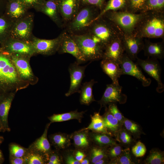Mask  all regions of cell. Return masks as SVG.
I'll return each mask as SVG.
<instances>
[{
    "label": "cell",
    "mask_w": 164,
    "mask_h": 164,
    "mask_svg": "<svg viewBox=\"0 0 164 164\" xmlns=\"http://www.w3.org/2000/svg\"><path fill=\"white\" fill-rule=\"evenodd\" d=\"M66 162L67 164H80V162L77 160L73 156L70 155L67 157Z\"/></svg>",
    "instance_id": "50"
},
{
    "label": "cell",
    "mask_w": 164,
    "mask_h": 164,
    "mask_svg": "<svg viewBox=\"0 0 164 164\" xmlns=\"http://www.w3.org/2000/svg\"><path fill=\"white\" fill-rule=\"evenodd\" d=\"M164 163L163 152L157 149H152L145 161L146 164H162Z\"/></svg>",
    "instance_id": "33"
},
{
    "label": "cell",
    "mask_w": 164,
    "mask_h": 164,
    "mask_svg": "<svg viewBox=\"0 0 164 164\" xmlns=\"http://www.w3.org/2000/svg\"><path fill=\"white\" fill-rule=\"evenodd\" d=\"M15 94L14 92L7 94L0 101V132H4L10 131L8 117Z\"/></svg>",
    "instance_id": "18"
},
{
    "label": "cell",
    "mask_w": 164,
    "mask_h": 164,
    "mask_svg": "<svg viewBox=\"0 0 164 164\" xmlns=\"http://www.w3.org/2000/svg\"><path fill=\"white\" fill-rule=\"evenodd\" d=\"M23 80L12 60L10 54L0 48V94L16 91L22 87Z\"/></svg>",
    "instance_id": "1"
},
{
    "label": "cell",
    "mask_w": 164,
    "mask_h": 164,
    "mask_svg": "<svg viewBox=\"0 0 164 164\" xmlns=\"http://www.w3.org/2000/svg\"><path fill=\"white\" fill-rule=\"evenodd\" d=\"M0 125H1V123H0Z\"/></svg>",
    "instance_id": "58"
},
{
    "label": "cell",
    "mask_w": 164,
    "mask_h": 164,
    "mask_svg": "<svg viewBox=\"0 0 164 164\" xmlns=\"http://www.w3.org/2000/svg\"><path fill=\"white\" fill-rule=\"evenodd\" d=\"M33 21V16L29 15L14 22L10 32V37L30 42L32 37Z\"/></svg>",
    "instance_id": "5"
},
{
    "label": "cell",
    "mask_w": 164,
    "mask_h": 164,
    "mask_svg": "<svg viewBox=\"0 0 164 164\" xmlns=\"http://www.w3.org/2000/svg\"><path fill=\"white\" fill-rule=\"evenodd\" d=\"M122 41L128 56L132 60L137 58L138 54L143 49L144 46L141 40L134 36H127Z\"/></svg>",
    "instance_id": "20"
},
{
    "label": "cell",
    "mask_w": 164,
    "mask_h": 164,
    "mask_svg": "<svg viewBox=\"0 0 164 164\" xmlns=\"http://www.w3.org/2000/svg\"><path fill=\"white\" fill-rule=\"evenodd\" d=\"M104 148L99 146L93 147L92 149L90 155V159L94 164L99 160L105 157H108L107 151Z\"/></svg>",
    "instance_id": "39"
},
{
    "label": "cell",
    "mask_w": 164,
    "mask_h": 164,
    "mask_svg": "<svg viewBox=\"0 0 164 164\" xmlns=\"http://www.w3.org/2000/svg\"><path fill=\"white\" fill-rule=\"evenodd\" d=\"M8 1V0H0V5L4 4L6 5Z\"/></svg>",
    "instance_id": "55"
},
{
    "label": "cell",
    "mask_w": 164,
    "mask_h": 164,
    "mask_svg": "<svg viewBox=\"0 0 164 164\" xmlns=\"http://www.w3.org/2000/svg\"><path fill=\"white\" fill-rule=\"evenodd\" d=\"M47 164H60L61 160L58 153L55 151H51L46 156Z\"/></svg>",
    "instance_id": "45"
},
{
    "label": "cell",
    "mask_w": 164,
    "mask_h": 164,
    "mask_svg": "<svg viewBox=\"0 0 164 164\" xmlns=\"http://www.w3.org/2000/svg\"><path fill=\"white\" fill-rule=\"evenodd\" d=\"M49 138L51 144L57 149H64L70 144V140L64 134L58 133L49 136Z\"/></svg>",
    "instance_id": "30"
},
{
    "label": "cell",
    "mask_w": 164,
    "mask_h": 164,
    "mask_svg": "<svg viewBox=\"0 0 164 164\" xmlns=\"http://www.w3.org/2000/svg\"><path fill=\"white\" fill-rule=\"evenodd\" d=\"M109 12L111 14L108 15V19L127 31L131 30L138 22L141 17L138 14L128 12Z\"/></svg>",
    "instance_id": "9"
},
{
    "label": "cell",
    "mask_w": 164,
    "mask_h": 164,
    "mask_svg": "<svg viewBox=\"0 0 164 164\" xmlns=\"http://www.w3.org/2000/svg\"><path fill=\"white\" fill-rule=\"evenodd\" d=\"M28 9L35 8L45 0H20Z\"/></svg>",
    "instance_id": "48"
},
{
    "label": "cell",
    "mask_w": 164,
    "mask_h": 164,
    "mask_svg": "<svg viewBox=\"0 0 164 164\" xmlns=\"http://www.w3.org/2000/svg\"><path fill=\"white\" fill-rule=\"evenodd\" d=\"M84 111L78 112L77 110L63 114H53L48 117L51 123L66 121L77 119L80 122L83 117Z\"/></svg>",
    "instance_id": "28"
},
{
    "label": "cell",
    "mask_w": 164,
    "mask_h": 164,
    "mask_svg": "<svg viewBox=\"0 0 164 164\" xmlns=\"http://www.w3.org/2000/svg\"><path fill=\"white\" fill-rule=\"evenodd\" d=\"M146 152L145 145L140 141L137 142L132 148V152L136 157L143 156Z\"/></svg>",
    "instance_id": "41"
},
{
    "label": "cell",
    "mask_w": 164,
    "mask_h": 164,
    "mask_svg": "<svg viewBox=\"0 0 164 164\" xmlns=\"http://www.w3.org/2000/svg\"><path fill=\"white\" fill-rule=\"evenodd\" d=\"M9 162L11 164H27L25 156L21 157H9Z\"/></svg>",
    "instance_id": "49"
},
{
    "label": "cell",
    "mask_w": 164,
    "mask_h": 164,
    "mask_svg": "<svg viewBox=\"0 0 164 164\" xmlns=\"http://www.w3.org/2000/svg\"><path fill=\"white\" fill-rule=\"evenodd\" d=\"M25 157L27 161V164L46 163V160L45 155L29 149Z\"/></svg>",
    "instance_id": "37"
},
{
    "label": "cell",
    "mask_w": 164,
    "mask_h": 164,
    "mask_svg": "<svg viewBox=\"0 0 164 164\" xmlns=\"http://www.w3.org/2000/svg\"><path fill=\"white\" fill-rule=\"evenodd\" d=\"M109 104L108 108L109 111L122 125L125 118L118 108L116 104L115 103H111Z\"/></svg>",
    "instance_id": "43"
},
{
    "label": "cell",
    "mask_w": 164,
    "mask_h": 164,
    "mask_svg": "<svg viewBox=\"0 0 164 164\" xmlns=\"http://www.w3.org/2000/svg\"><path fill=\"white\" fill-rule=\"evenodd\" d=\"M147 0H129L128 3L130 7L134 10L144 9Z\"/></svg>",
    "instance_id": "47"
},
{
    "label": "cell",
    "mask_w": 164,
    "mask_h": 164,
    "mask_svg": "<svg viewBox=\"0 0 164 164\" xmlns=\"http://www.w3.org/2000/svg\"><path fill=\"white\" fill-rule=\"evenodd\" d=\"M122 87L119 84L112 83L107 84L102 97L99 102L101 105L104 106L111 103H125L126 96L122 93Z\"/></svg>",
    "instance_id": "13"
},
{
    "label": "cell",
    "mask_w": 164,
    "mask_h": 164,
    "mask_svg": "<svg viewBox=\"0 0 164 164\" xmlns=\"http://www.w3.org/2000/svg\"><path fill=\"white\" fill-rule=\"evenodd\" d=\"M91 137L93 141L100 147L104 148L117 144L115 139L107 134L94 132Z\"/></svg>",
    "instance_id": "29"
},
{
    "label": "cell",
    "mask_w": 164,
    "mask_h": 164,
    "mask_svg": "<svg viewBox=\"0 0 164 164\" xmlns=\"http://www.w3.org/2000/svg\"><path fill=\"white\" fill-rule=\"evenodd\" d=\"M123 149L122 146L117 144L110 146L107 151L108 157L111 161L117 158L121 153Z\"/></svg>",
    "instance_id": "42"
},
{
    "label": "cell",
    "mask_w": 164,
    "mask_h": 164,
    "mask_svg": "<svg viewBox=\"0 0 164 164\" xmlns=\"http://www.w3.org/2000/svg\"><path fill=\"white\" fill-rule=\"evenodd\" d=\"M143 36L150 38L162 36L164 32V22L162 19L158 16L149 17L145 22L142 29Z\"/></svg>",
    "instance_id": "14"
},
{
    "label": "cell",
    "mask_w": 164,
    "mask_h": 164,
    "mask_svg": "<svg viewBox=\"0 0 164 164\" xmlns=\"http://www.w3.org/2000/svg\"><path fill=\"white\" fill-rule=\"evenodd\" d=\"M6 94H0V101Z\"/></svg>",
    "instance_id": "56"
},
{
    "label": "cell",
    "mask_w": 164,
    "mask_h": 164,
    "mask_svg": "<svg viewBox=\"0 0 164 164\" xmlns=\"http://www.w3.org/2000/svg\"><path fill=\"white\" fill-rule=\"evenodd\" d=\"M100 66L103 72L111 78L112 83L119 84L118 79L122 73L119 63L112 60L102 59Z\"/></svg>",
    "instance_id": "22"
},
{
    "label": "cell",
    "mask_w": 164,
    "mask_h": 164,
    "mask_svg": "<svg viewBox=\"0 0 164 164\" xmlns=\"http://www.w3.org/2000/svg\"><path fill=\"white\" fill-rule=\"evenodd\" d=\"M13 63L21 79L26 82L32 81L34 75L29 63L30 57L19 55H10Z\"/></svg>",
    "instance_id": "16"
},
{
    "label": "cell",
    "mask_w": 164,
    "mask_h": 164,
    "mask_svg": "<svg viewBox=\"0 0 164 164\" xmlns=\"http://www.w3.org/2000/svg\"><path fill=\"white\" fill-rule=\"evenodd\" d=\"M79 65L76 61L71 64L69 67L70 83L69 90L65 94L67 97L80 92L81 82L84 76L85 70L87 65L84 66Z\"/></svg>",
    "instance_id": "12"
},
{
    "label": "cell",
    "mask_w": 164,
    "mask_h": 164,
    "mask_svg": "<svg viewBox=\"0 0 164 164\" xmlns=\"http://www.w3.org/2000/svg\"><path fill=\"white\" fill-rule=\"evenodd\" d=\"M103 117L107 131L111 136L113 135L115 136L122 128V124L110 113L108 108H106L105 113Z\"/></svg>",
    "instance_id": "26"
},
{
    "label": "cell",
    "mask_w": 164,
    "mask_h": 164,
    "mask_svg": "<svg viewBox=\"0 0 164 164\" xmlns=\"http://www.w3.org/2000/svg\"><path fill=\"white\" fill-rule=\"evenodd\" d=\"M62 37L58 51L60 54L68 53L71 54L76 59L79 64L86 62L77 43L71 35L66 31L62 33Z\"/></svg>",
    "instance_id": "11"
},
{
    "label": "cell",
    "mask_w": 164,
    "mask_h": 164,
    "mask_svg": "<svg viewBox=\"0 0 164 164\" xmlns=\"http://www.w3.org/2000/svg\"><path fill=\"white\" fill-rule=\"evenodd\" d=\"M129 0H127L128 1Z\"/></svg>",
    "instance_id": "59"
},
{
    "label": "cell",
    "mask_w": 164,
    "mask_h": 164,
    "mask_svg": "<svg viewBox=\"0 0 164 164\" xmlns=\"http://www.w3.org/2000/svg\"><path fill=\"white\" fill-rule=\"evenodd\" d=\"M115 28L111 21L101 17L94 21L84 33L89 35L104 50L110 43L117 38Z\"/></svg>",
    "instance_id": "2"
},
{
    "label": "cell",
    "mask_w": 164,
    "mask_h": 164,
    "mask_svg": "<svg viewBox=\"0 0 164 164\" xmlns=\"http://www.w3.org/2000/svg\"><path fill=\"white\" fill-rule=\"evenodd\" d=\"M4 141V137L0 136V146ZM5 160V158L2 151L0 149V164H2Z\"/></svg>",
    "instance_id": "52"
},
{
    "label": "cell",
    "mask_w": 164,
    "mask_h": 164,
    "mask_svg": "<svg viewBox=\"0 0 164 164\" xmlns=\"http://www.w3.org/2000/svg\"><path fill=\"white\" fill-rule=\"evenodd\" d=\"M119 66L122 75H128L135 77L140 81L145 87L150 84V79L145 77L138 65L134 63L127 55L124 54Z\"/></svg>",
    "instance_id": "10"
},
{
    "label": "cell",
    "mask_w": 164,
    "mask_h": 164,
    "mask_svg": "<svg viewBox=\"0 0 164 164\" xmlns=\"http://www.w3.org/2000/svg\"><path fill=\"white\" fill-rule=\"evenodd\" d=\"M13 23H10L4 19L0 17V37L4 36L8 32L10 33Z\"/></svg>",
    "instance_id": "46"
},
{
    "label": "cell",
    "mask_w": 164,
    "mask_h": 164,
    "mask_svg": "<svg viewBox=\"0 0 164 164\" xmlns=\"http://www.w3.org/2000/svg\"><path fill=\"white\" fill-rule=\"evenodd\" d=\"M91 118V122L89 125L81 130H91L95 132L105 133L111 136L107 131L103 117L100 115L99 112H95Z\"/></svg>",
    "instance_id": "27"
},
{
    "label": "cell",
    "mask_w": 164,
    "mask_h": 164,
    "mask_svg": "<svg viewBox=\"0 0 164 164\" xmlns=\"http://www.w3.org/2000/svg\"><path fill=\"white\" fill-rule=\"evenodd\" d=\"M106 0H80V6L91 5L101 10L104 7Z\"/></svg>",
    "instance_id": "44"
},
{
    "label": "cell",
    "mask_w": 164,
    "mask_h": 164,
    "mask_svg": "<svg viewBox=\"0 0 164 164\" xmlns=\"http://www.w3.org/2000/svg\"><path fill=\"white\" fill-rule=\"evenodd\" d=\"M164 6V0H147L143 9L151 10H159Z\"/></svg>",
    "instance_id": "40"
},
{
    "label": "cell",
    "mask_w": 164,
    "mask_h": 164,
    "mask_svg": "<svg viewBox=\"0 0 164 164\" xmlns=\"http://www.w3.org/2000/svg\"><path fill=\"white\" fill-rule=\"evenodd\" d=\"M113 164H133L135 163L131 155L129 148L123 149L121 154L116 159L111 161Z\"/></svg>",
    "instance_id": "35"
},
{
    "label": "cell",
    "mask_w": 164,
    "mask_h": 164,
    "mask_svg": "<svg viewBox=\"0 0 164 164\" xmlns=\"http://www.w3.org/2000/svg\"><path fill=\"white\" fill-rule=\"evenodd\" d=\"M96 82L94 79L84 83L81 87L80 101L81 104L89 105L95 101L93 94V87Z\"/></svg>",
    "instance_id": "24"
},
{
    "label": "cell",
    "mask_w": 164,
    "mask_h": 164,
    "mask_svg": "<svg viewBox=\"0 0 164 164\" xmlns=\"http://www.w3.org/2000/svg\"><path fill=\"white\" fill-rule=\"evenodd\" d=\"M125 51L122 41L117 38L110 43L105 48L102 59L112 60L119 63Z\"/></svg>",
    "instance_id": "17"
},
{
    "label": "cell",
    "mask_w": 164,
    "mask_h": 164,
    "mask_svg": "<svg viewBox=\"0 0 164 164\" xmlns=\"http://www.w3.org/2000/svg\"><path fill=\"white\" fill-rule=\"evenodd\" d=\"M80 162V164H88L90 163L89 160L87 159H84Z\"/></svg>",
    "instance_id": "54"
},
{
    "label": "cell",
    "mask_w": 164,
    "mask_h": 164,
    "mask_svg": "<svg viewBox=\"0 0 164 164\" xmlns=\"http://www.w3.org/2000/svg\"><path fill=\"white\" fill-rule=\"evenodd\" d=\"M1 48L10 55L16 54L30 57L35 53L30 42L10 37Z\"/></svg>",
    "instance_id": "8"
},
{
    "label": "cell",
    "mask_w": 164,
    "mask_h": 164,
    "mask_svg": "<svg viewBox=\"0 0 164 164\" xmlns=\"http://www.w3.org/2000/svg\"><path fill=\"white\" fill-rule=\"evenodd\" d=\"M115 137L116 141L125 145H129L133 141L131 135L122 127Z\"/></svg>",
    "instance_id": "38"
},
{
    "label": "cell",
    "mask_w": 164,
    "mask_h": 164,
    "mask_svg": "<svg viewBox=\"0 0 164 164\" xmlns=\"http://www.w3.org/2000/svg\"><path fill=\"white\" fill-rule=\"evenodd\" d=\"M108 157H104L99 160L96 162L94 164H104L106 163L108 161Z\"/></svg>",
    "instance_id": "53"
},
{
    "label": "cell",
    "mask_w": 164,
    "mask_h": 164,
    "mask_svg": "<svg viewBox=\"0 0 164 164\" xmlns=\"http://www.w3.org/2000/svg\"><path fill=\"white\" fill-rule=\"evenodd\" d=\"M62 37V33L53 39H41L32 37L30 42L35 53L50 55L58 51Z\"/></svg>",
    "instance_id": "6"
},
{
    "label": "cell",
    "mask_w": 164,
    "mask_h": 164,
    "mask_svg": "<svg viewBox=\"0 0 164 164\" xmlns=\"http://www.w3.org/2000/svg\"><path fill=\"white\" fill-rule=\"evenodd\" d=\"M47 0L53 1V2H56V3H57V2L59 1V0Z\"/></svg>",
    "instance_id": "57"
},
{
    "label": "cell",
    "mask_w": 164,
    "mask_h": 164,
    "mask_svg": "<svg viewBox=\"0 0 164 164\" xmlns=\"http://www.w3.org/2000/svg\"><path fill=\"white\" fill-rule=\"evenodd\" d=\"M5 7L8 15L13 22L25 16L28 9L20 0H8Z\"/></svg>",
    "instance_id": "23"
},
{
    "label": "cell",
    "mask_w": 164,
    "mask_h": 164,
    "mask_svg": "<svg viewBox=\"0 0 164 164\" xmlns=\"http://www.w3.org/2000/svg\"><path fill=\"white\" fill-rule=\"evenodd\" d=\"M122 126L131 135L138 137L142 131L140 126L136 123L125 118L122 122Z\"/></svg>",
    "instance_id": "34"
},
{
    "label": "cell",
    "mask_w": 164,
    "mask_h": 164,
    "mask_svg": "<svg viewBox=\"0 0 164 164\" xmlns=\"http://www.w3.org/2000/svg\"><path fill=\"white\" fill-rule=\"evenodd\" d=\"M85 156V154L82 151H78L76 152L74 157L77 160L80 162Z\"/></svg>",
    "instance_id": "51"
},
{
    "label": "cell",
    "mask_w": 164,
    "mask_h": 164,
    "mask_svg": "<svg viewBox=\"0 0 164 164\" xmlns=\"http://www.w3.org/2000/svg\"><path fill=\"white\" fill-rule=\"evenodd\" d=\"M143 49L145 55L151 58L160 59L163 57L164 50L162 43L147 42L144 44Z\"/></svg>",
    "instance_id": "25"
},
{
    "label": "cell",
    "mask_w": 164,
    "mask_h": 164,
    "mask_svg": "<svg viewBox=\"0 0 164 164\" xmlns=\"http://www.w3.org/2000/svg\"><path fill=\"white\" fill-rule=\"evenodd\" d=\"M136 63L156 80L158 85L157 91L159 93L162 92L164 85L161 79V68L157 59L151 58L143 60L137 58Z\"/></svg>",
    "instance_id": "7"
},
{
    "label": "cell",
    "mask_w": 164,
    "mask_h": 164,
    "mask_svg": "<svg viewBox=\"0 0 164 164\" xmlns=\"http://www.w3.org/2000/svg\"><path fill=\"white\" fill-rule=\"evenodd\" d=\"M51 123L46 125L43 134L30 144L28 148L29 150L46 156L51 151L50 145L47 137L48 131Z\"/></svg>",
    "instance_id": "21"
},
{
    "label": "cell",
    "mask_w": 164,
    "mask_h": 164,
    "mask_svg": "<svg viewBox=\"0 0 164 164\" xmlns=\"http://www.w3.org/2000/svg\"><path fill=\"white\" fill-rule=\"evenodd\" d=\"M57 4L62 20L66 24L74 17L80 7V0H59Z\"/></svg>",
    "instance_id": "15"
},
{
    "label": "cell",
    "mask_w": 164,
    "mask_h": 164,
    "mask_svg": "<svg viewBox=\"0 0 164 164\" xmlns=\"http://www.w3.org/2000/svg\"><path fill=\"white\" fill-rule=\"evenodd\" d=\"M97 9L91 5L80 6L74 17L66 24V31L70 34L84 33L99 14Z\"/></svg>",
    "instance_id": "3"
},
{
    "label": "cell",
    "mask_w": 164,
    "mask_h": 164,
    "mask_svg": "<svg viewBox=\"0 0 164 164\" xmlns=\"http://www.w3.org/2000/svg\"><path fill=\"white\" fill-rule=\"evenodd\" d=\"M127 3V0H109L94 19V22L102 17L106 12L121 9L125 7Z\"/></svg>",
    "instance_id": "31"
},
{
    "label": "cell",
    "mask_w": 164,
    "mask_h": 164,
    "mask_svg": "<svg viewBox=\"0 0 164 164\" xmlns=\"http://www.w3.org/2000/svg\"><path fill=\"white\" fill-rule=\"evenodd\" d=\"M75 146L80 149H86L89 146V137L86 130H81L75 132L73 135Z\"/></svg>",
    "instance_id": "32"
},
{
    "label": "cell",
    "mask_w": 164,
    "mask_h": 164,
    "mask_svg": "<svg viewBox=\"0 0 164 164\" xmlns=\"http://www.w3.org/2000/svg\"><path fill=\"white\" fill-rule=\"evenodd\" d=\"M86 62L102 59L104 49L88 34H70Z\"/></svg>",
    "instance_id": "4"
},
{
    "label": "cell",
    "mask_w": 164,
    "mask_h": 164,
    "mask_svg": "<svg viewBox=\"0 0 164 164\" xmlns=\"http://www.w3.org/2000/svg\"><path fill=\"white\" fill-rule=\"evenodd\" d=\"M9 157H21L25 156L29 151L28 148H25L15 143H10L9 145Z\"/></svg>",
    "instance_id": "36"
},
{
    "label": "cell",
    "mask_w": 164,
    "mask_h": 164,
    "mask_svg": "<svg viewBox=\"0 0 164 164\" xmlns=\"http://www.w3.org/2000/svg\"><path fill=\"white\" fill-rule=\"evenodd\" d=\"M35 9L49 17L58 26L63 25L60 18L57 4L53 1L45 0Z\"/></svg>",
    "instance_id": "19"
}]
</instances>
